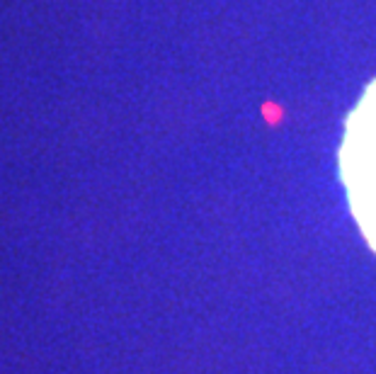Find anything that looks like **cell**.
<instances>
[{
  "label": "cell",
  "mask_w": 376,
  "mask_h": 374,
  "mask_svg": "<svg viewBox=\"0 0 376 374\" xmlns=\"http://www.w3.org/2000/svg\"><path fill=\"white\" fill-rule=\"evenodd\" d=\"M340 178L352 216L376 253V78L366 85L345 122Z\"/></svg>",
  "instance_id": "1"
}]
</instances>
